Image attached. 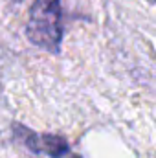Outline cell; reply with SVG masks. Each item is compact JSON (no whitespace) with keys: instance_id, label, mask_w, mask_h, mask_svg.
Masks as SVG:
<instances>
[{"instance_id":"1","label":"cell","mask_w":156,"mask_h":158,"mask_svg":"<svg viewBox=\"0 0 156 158\" xmlns=\"http://www.w3.org/2000/svg\"><path fill=\"white\" fill-rule=\"evenodd\" d=\"M61 0H35L30 9L26 35L35 46L57 53L63 40Z\"/></svg>"},{"instance_id":"2","label":"cell","mask_w":156,"mask_h":158,"mask_svg":"<svg viewBox=\"0 0 156 158\" xmlns=\"http://www.w3.org/2000/svg\"><path fill=\"white\" fill-rule=\"evenodd\" d=\"M15 131L22 136L20 140L24 142V145L33 151V153H44L51 158H64L70 153V145L66 140H63L61 136H51V134H35L28 129L22 127H15Z\"/></svg>"},{"instance_id":"3","label":"cell","mask_w":156,"mask_h":158,"mask_svg":"<svg viewBox=\"0 0 156 158\" xmlns=\"http://www.w3.org/2000/svg\"><path fill=\"white\" fill-rule=\"evenodd\" d=\"M149 2H156V0H149Z\"/></svg>"},{"instance_id":"4","label":"cell","mask_w":156,"mask_h":158,"mask_svg":"<svg viewBox=\"0 0 156 158\" xmlns=\"http://www.w3.org/2000/svg\"><path fill=\"white\" fill-rule=\"evenodd\" d=\"M17 2H18V0H17Z\"/></svg>"}]
</instances>
